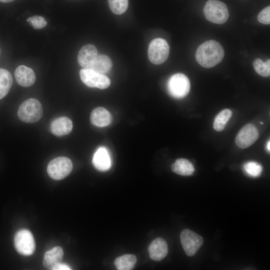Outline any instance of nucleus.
<instances>
[{
	"label": "nucleus",
	"instance_id": "nucleus-1",
	"mask_svg": "<svg viewBox=\"0 0 270 270\" xmlns=\"http://www.w3.org/2000/svg\"><path fill=\"white\" fill-rule=\"evenodd\" d=\"M224 56V50L222 45L214 40H210L202 44L197 48L196 59L202 67L211 68L219 64Z\"/></svg>",
	"mask_w": 270,
	"mask_h": 270
},
{
	"label": "nucleus",
	"instance_id": "nucleus-2",
	"mask_svg": "<svg viewBox=\"0 0 270 270\" xmlns=\"http://www.w3.org/2000/svg\"><path fill=\"white\" fill-rule=\"evenodd\" d=\"M42 108L36 99L30 98L24 100L19 106L18 115L19 118L26 123L39 120L42 116Z\"/></svg>",
	"mask_w": 270,
	"mask_h": 270
},
{
	"label": "nucleus",
	"instance_id": "nucleus-3",
	"mask_svg": "<svg viewBox=\"0 0 270 270\" xmlns=\"http://www.w3.org/2000/svg\"><path fill=\"white\" fill-rule=\"evenodd\" d=\"M205 17L209 21L218 24L224 23L229 13L226 4L218 0H208L204 8Z\"/></svg>",
	"mask_w": 270,
	"mask_h": 270
},
{
	"label": "nucleus",
	"instance_id": "nucleus-4",
	"mask_svg": "<svg viewBox=\"0 0 270 270\" xmlns=\"http://www.w3.org/2000/svg\"><path fill=\"white\" fill-rule=\"evenodd\" d=\"M190 88V82L188 78L181 73L172 76L167 83V89L169 94L176 98L185 97L188 94Z\"/></svg>",
	"mask_w": 270,
	"mask_h": 270
},
{
	"label": "nucleus",
	"instance_id": "nucleus-5",
	"mask_svg": "<svg viewBox=\"0 0 270 270\" xmlns=\"http://www.w3.org/2000/svg\"><path fill=\"white\" fill-rule=\"evenodd\" d=\"M72 169L70 158L65 156L56 158L50 162L47 167L48 176L55 180H60L67 176Z\"/></svg>",
	"mask_w": 270,
	"mask_h": 270
},
{
	"label": "nucleus",
	"instance_id": "nucleus-6",
	"mask_svg": "<svg viewBox=\"0 0 270 270\" xmlns=\"http://www.w3.org/2000/svg\"><path fill=\"white\" fill-rule=\"evenodd\" d=\"M148 52L149 60L152 63L160 64L167 60L170 52V46L165 40L154 38L150 43Z\"/></svg>",
	"mask_w": 270,
	"mask_h": 270
},
{
	"label": "nucleus",
	"instance_id": "nucleus-7",
	"mask_svg": "<svg viewBox=\"0 0 270 270\" xmlns=\"http://www.w3.org/2000/svg\"><path fill=\"white\" fill-rule=\"evenodd\" d=\"M14 244L16 250L22 255L30 256L34 252V239L32 232L28 230H20L16 233Z\"/></svg>",
	"mask_w": 270,
	"mask_h": 270
},
{
	"label": "nucleus",
	"instance_id": "nucleus-8",
	"mask_svg": "<svg viewBox=\"0 0 270 270\" xmlns=\"http://www.w3.org/2000/svg\"><path fill=\"white\" fill-rule=\"evenodd\" d=\"M80 76L83 83L90 88L105 89L110 84V80L107 76L91 69H82L80 72Z\"/></svg>",
	"mask_w": 270,
	"mask_h": 270
},
{
	"label": "nucleus",
	"instance_id": "nucleus-9",
	"mask_svg": "<svg viewBox=\"0 0 270 270\" xmlns=\"http://www.w3.org/2000/svg\"><path fill=\"white\" fill-rule=\"evenodd\" d=\"M180 238L182 248L188 256H194L204 242L200 236L188 229H184L181 232Z\"/></svg>",
	"mask_w": 270,
	"mask_h": 270
},
{
	"label": "nucleus",
	"instance_id": "nucleus-10",
	"mask_svg": "<svg viewBox=\"0 0 270 270\" xmlns=\"http://www.w3.org/2000/svg\"><path fill=\"white\" fill-rule=\"evenodd\" d=\"M259 132L257 128L252 124L244 126L236 138V144L241 148H246L252 146L258 140Z\"/></svg>",
	"mask_w": 270,
	"mask_h": 270
},
{
	"label": "nucleus",
	"instance_id": "nucleus-11",
	"mask_svg": "<svg viewBox=\"0 0 270 270\" xmlns=\"http://www.w3.org/2000/svg\"><path fill=\"white\" fill-rule=\"evenodd\" d=\"M98 55V50L94 46L91 44L84 45L78 52V63L84 68L90 69Z\"/></svg>",
	"mask_w": 270,
	"mask_h": 270
},
{
	"label": "nucleus",
	"instance_id": "nucleus-12",
	"mask_svg": "<svg viewBox=\"0 0 270 270\" xmlns=\"http://www.w3.org/2000/svg\"><path fill=\"white\" fill-rule=\"evenodd\" d=\"M148 251L151 259L160 261L163 260L168 253V244L164 239L161 238H156L149 245Z\"/></svg>",
	"mask_w": 270,
	"mask_h": 270
},
{
	"label": "nucleus",
	"instance_id": "nucleus-13",
	"mask_svg": "<svg viewBox=\"0 0 270 270\" xmlns=\"http://www.w3.org/2000/svg\"><path fill=\"white\" fill-rule=\"evenodd\" d=\"M92 162L94 168L100 171L109 170L111 166V160L108 150L103 146L98 148L94 154Z\"/></svg>",
	"mask_w": 270,
	"mask_h": 270
},
{
	"label": "nucleus",
	"instance_id": "nucleus-14",
	"mask_svg": "<svg viewBox=\"0 0 270 270\" xmlns=\"http://www.w3.org/2000/svg\"><path fill=\"white\" fill-rule=\"evenodd\" d=\"M14 76L18 84L24 87L32 86L36 80V76L33 70L24 65L17 67Z\"/></svg>",
	"mask_w": 270,
	"mask_h": 270
},
{
	"label": "nucleus",
	"instance_id": "nucleus-15",
	"mask_svg": "<svg viewBox=\"0 0 270 270\" xmlns=\"http://www.w3.org/2000/svg\"><path fill=\"white\" fill-rule=\"evenodd\" d=\"M72 128V122L66 116L56 118L50 124L51 132L57 136H62L68 134L71 132Z\"/></svg>",
	"mask_w": 270,
	"mask_h": 270
},
{
	"label": "nucleus",
	"instance_id": "nucleus-16",
	"mask_svg": "<svg viewBox=\"0 0 270 270\" xmlns=\"http://www.w3.org/2000/svg\"><path fill=\"white\" fill-rule=\"evenodd\" d=\"M90 120L92 124L104 127L108 126L110 123L112 116L105 108L98 107L92 112Z\"/></svg>",
	"mask_w": 270,
	"mask_h": 270
},
{
	"label": "nucleus",
	"instance_id": "nucleus-17",
	"mask_svg": "<svg viewBox=\"0 0 270 270\" xmlns=\"http://www.w3.org/2000/svg\"><path fill=\"white\" fill-rule=\"evenodd\" d=\"M63 256L64 252L61 247L56 246L52 248L45 253L43 259L44 266L52 270L54 266L62 262Z\"/></svg>",
	"mask_w": 270,
	"mask_h": 270
},
{
	"label": "nucleus",
	"instance_id": "nucleus-18",
	"mask_svg": "<svg viewBox=\"0 0 270 270\" xmlns=\"http://www.w3.org/2000/svg\"><path fill=\"white\" fill-rule=\"evenodd\" d=\"M172 170L181 176H190L194 172L193 164L185 158L177 159L172 166Z\"/></svg>",
	"mask_w": 270,
	"mask_h": 270
},
{
	"label": "nucleus",
	"instance_id": "nucleus-19",
	"mask_svg": "<svg viewBox=\"0 0 270 270\" xmlns=\"http://www.w3.org/2000/svg\"><path fill=\"white\" fill-rule=\"evenodd\" d=\"M110 58L104 54H98L90 69L100 74L107 73L112 68Z\"/></svg>",
	"mask_w": 270,
	"mask_h": 270
},
{
	"label": "nucleus",
	"instance_id": "nucleus-20",
	"mask_svg": "<svg viewBox=\"0 0 270 270\" xmlns=\"http://www.w3.org/2000/svg\"><path fill=\"white\" fill-rule=\"evenodd\" d=\"M136 262V258L134 254H126L116 258L114 265L118 270H130L133 269Z\"/></svg>",
	"mask_w": 270,
	"mask_h": 270
},
{
	"label": "nucleus",
	"instance_id": "nucleus-21",
	"mask_svg": "<svg viewBox=\"0 0 270 270\" xmlns=\"http://www.w3.org/2000/svg\"><path fill=\"white\" fill-rule=\"evenodd\" d=\"M12 83V78L10 73L6 70L0 68V99L8 94Z\"/></svg>",
	"mask_w": 270,
	"mask_h": 270
},
{
	"label": "nucleus",
	"instance_id": "nucleus-22",
	"mask_svg": "<svg viewBox=\"0 0 270 270\" xmlns=\"http://www.w3.org/2000/svg\"><path fill=\"white\" fill-rule=\"evenodd\" d=\"M232 116L231 110L226 108L220 112L216 116L213 128L217 132L222 131Z\"/></svg>",
	"mask_w": 270,
	"mask_h": 270
},
{
	"label": "nucleus",
	"instance_id": "nucleus-23",
	"mask_svg": "<svg viewBox=\"0 0 270 270\" xmlns=\"http://www.w3.org/2000/svg\"><path fill=\"white\" fill-rule=\"evenodd\" d=\"M255 71L260 76L268 77L270 75V60L264 62L260 58H256L253 62Z\"/></svg>",
	"mask_w": 270,
	"mask_h": 270
},
{
	"label": "nucleus",
	"instance_id": "nucleus-24",
	"mask_svg": "<svg viewBox=\"0 0 270 270\" xmlns=\"http://www.w3.org/2000/svg\"><path fill=\"white\" fill-rule=\"evenodd\" d=\"M110 8L116 14H124L127 10L128 0H108Z\"/></svg>",
	"mask_w": 270,
	"mask_h": 270
},
{
	"label": "nucleus",
	"instance_id": "nucleus-25",
	"mask_svg": "<svg viewBox=\"0 0 270 270\" xmlns=\"http://www.w3.org/2000/svg\"><path fill=\"white\" fill-rule=\"evenodd\" d=\"M244 172L252 177L258 176L262 173V166L255 162H248L244 166Z\"/></svg>",
	"mask_w": 270,
	"mask_h": 270
},
{
	"label": "nucleus",
	"instance_id": "nucleus-26",
	"mask_svg": "<svg viewBox=\"0 0 270 270\" xmlns=\"http://www.w3.org/2000/svg\"><path fill=\"white\" fill-rule=\"evenodd\" d=\"M26 21L30 22L35 29H40L44 28L47 24L44 18L40 16H34L28 18Z\"/></svg>",
	"mask_w": 270,
	"mask_h": 270
},
{
	"label": "nucleus",
	"instance_id": "nucleus-27",
	"mask_svg": "<svg viewBox=\"0 0 270 270\" xmlns=\"http://www.w3.org/2000/svg\"><path fill=\"white\" fill-rule=\"evenodd\" d=\"M258 20L262 24H270V7L268 6L263 9L258 14Z\"/></svg>",
	"mask_w": 270,
	"mask_h": 270
},
{
	"label": "nucleus",
	"instance_id": "nucleus-28",
	"mask_svg": "<svg viewBox=\"0 0 270 270\" xmlns=\"http://www.w3.org/2000/svg\"><path fill=\"white\" fill-rule=\"evenodd\" d=\"M72 268L67 264L61 262L56 264L52 270H70Z\"/></svg>",
	"mask_w": 270,
	"mask_h": 270
},
{
	"label": "nucleus",
	"instance_id": "nucleus-29",
	"mask_svg": "<svg viewBox=\"0 0 270 270\" xmlns=\"http://www.w3.org/2000/svg\"><path fill=\"white\" fill-rule=\"evenodd\" d=\"M14 0H0V2H4V3H7V2H10Z\"/></svg>",
	"mask_w": 270,
	"mask_h": 270
},
{
	"label": "nucleus",
	"instance_id": "nucleus-30",
	"mask_svg": "<svg viewBox=\"0 0 270 270\" xmlns=\"http://www.w3.org/2000/svg\"><path fill=\"white\" fill-rule=\"evenodd\" d=\"M270 140H268V142L267 143V145H266V148H267V150H268V152H270Z\"/></svg>",
	"mask_w": 270,
	"mask_h": 270
},
{
	"label": "nucleus",
	"instance_id": "nucleus-31",
	"mask_svg": "<svg viewBox=\"0 0 270 270\" xmlns=\"http://www.w3.org/2000/svg\"><path fill=\"white\" fill-rule=\"evenodd\" d=\"M260 124H263V122H260Z\"/></svg>",
	"mask_w": 270,
	"mask_h": 270
}]
</instances>
